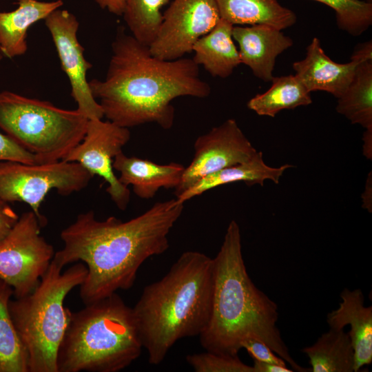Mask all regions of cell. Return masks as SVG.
<instances>
[{
	"label": "cell",
	"instance_id": "1",
	"mask_svg": "<svg viewBox=\"0 0 372 372\" xmlns=\"http://www.w3.org/2000/svg\"><path fill=\"white\" fill-rule=\"evenodd\" d=\"M183 209L184 203L172 198L125 222L114 216L97 220L92 210L81 213L61 231L63 247L52 260L62 268L78 261L85 265L79 286L85 304L129 289L143 263L167 250L168 235Z\"/></svg>",
	"mask_w": 372,
	"mask_h": 372
},
{
	"label": "cell",
	"instance_id": "2",
	"mask_svg": "<svg viewBox=\"0 0 372 372\" xmlns=\"http://www.w3.org/2000/svg\"><path fill=\"white\" fill-rule=\"evenodd\" d=\"M112 52L104 79H93L89 85L104 116L118 126L155 123L169 130L175 117L174 99H203L211 93L192 59H158L123 27L117 30Z\"/></svg>",
	"mask_w": 372,
	"mask_h": 372
},
{
	"label": "cell",
	"instance_id": "3",
	"mask_svg": "<svg viewBox=\"0 0 372 372\" xmlns=\"http://www.w3.org/2000/svg\"><path fill=\"white\" fill-rule=\"evenodd\" d=\"M213 262L211 311L207 324L199 335L201 346L207 351L234 356L242 349V342L252 338L266 344L293 371H311V368L300 366L290 355L277 326V304L250 278L236 220L229 223Z\"/></svg>",
	"mask_w": 372,
	"mask_h": 372
},
{
	"label": "cell",
	"instance_id": "4",
	"mask_svg": "<svg viewBox=\"0 0 372 372\" xmlns=\"http://www.w3.org/2000/svg\"><path fill=\"white\" fill-rule=\"evenodd\" d=\"M213 270V258L187 251L161 279L145 287L132 310L149 364H161L178 340L204 331L211 311Z\"/></svg>",
	"mask_w": 372,
	"mask_h": 372
},
{
	"label": "cell",
	"instance_id": "5",
	"mask_svg": "<svg viewBox=\"0 0 372 372\" xmlns=\"http://www.w3.org/2000/svg\"><path fill=\"white\" fill-rule=\"evenodd\" d=\"M142 349L132 308L116 292L72 312L57 372H118L137 360Z\"/></svg>",
	"mask_w": 372,
	"mask_h": 372
},
{
	"label": "cell",
	"instance_id": "6",
	"mask_svg": "<svg viewBox=\"0 0 372 372\" xmlns=\"http://www.w3.org/2000/svg\"><path fill=\"white\" fill-rule=\"evenodd\" d=\"M52 260L35 289L10 299L8 309L28 356L29 372H57L56 356L72 311L64 306L66 296L80 286L87 269L83 262L65 271Z\"/></svg>",
	"mask_w": 372,
	"mask_h": 372
},
{
	"label": "cell",
	"instance_id": "7",
	"mask_svg": "<svg viewBox=\"0 0 372 372\" xmlns=\"http://www.w3.org/2000/svg\"><path fill=\"white\" fill-rule=\"evenodd\" d=\"M88 121L78 109L65 110L49 101L0 92V129L34 155L37 163L63 160L83 140Z\"/></svg>",
	"mask_w": 372,
	"mask_h": 372
},
{
	"label": "cell",
	"instance_id": "8",
	"mask_svg": "<svg viewBox=\"0 0 372 372\" xmlns=\"http://www.w3.org/2000/svg\"><path fill=\"white\" fill-rule=\"evenodd\" d=\"M93 176L79 163L64 160L34 164L0 161V199L28 204L43 227L47 221L39 208L46 195L52 189L62 196L80 192Z\"/></svg>",
	"mask_w": 372,
	"mask_h": 372
},
{
	"label": "cell",
	"instance_id": "9",
	"mask_svg": "<svg viewBox=\"0 0 372 372\" xmlns=\"http://www.w3.org/2000/svg\"><path fill=\"white\" fill-rule=\"evenodd\" d=\"M33 211L23 213L0 241V279L10 285L14 298L32 292L48 270L54 247L41 235Z\"/></svg>",
	"mask_w": 372,
	"mask_h": 372
},
{
	"label": "cell",
	"instance_id": "10",
	"mask_svg": "<svg viewBox=\"0 0 372 372\" xmlns=\"http://www.w3.org/2000/svg\"><path fill=\"white\" fill-rule=\"evenodd\" d=\"M220 19L215 0H173L163 14L150 52L162 60L182 58Z\"/></svg>",
	"mask_w": 372,
	"mask_h": 372
},
{
	"label": "cell",
	"instance_id": "11",
	"mask_svg": "<svg viewBox=\"0 0 372 372\" xmlns=\"http://www.w3.org/2000/svg\"><path fill=\"white\" fill-rule=\"evenodd\" d=\"M129 128L102 119L88 121L83 140L63 159L76 162L107 183L106 192L121 210L126 209L130 192L114 174L112 163L130 139Z\"/></svg>",
	"mask_w": 372,
	"mask_h": 372
},
{
	"label": "cell",
	"instance_id": "12",
	"mask_svg": "<svg viewBox=\"0 0 372 372\" xmlns=\"http://www.w3.org/2000/svg\"><path fill=\"white\" fill-rule=\"evenodd\" d=\"M194 156L175 188L176 198L204 176L250 161L258 152L240 128L229 118L195 141Z\"/></svg>",
	"mask_w": 372,
	"mask_h": 372
},
{
	"label": "cell",
	"instance_id": "13",
	"mask_svg": "<svg viewBox=\"0 0 372 372\" xmlns=\"http://www.w3.org/2000/svg\"><path fill=\"white\" fill-rule=\"evenodd\" d=\"M61 62L63 71L71 85V96L77 109L89 120L102 119L103 111L93 96L87 72L92 68L83 54L84 48L77 38L79 23L67 10L56 9L45 19Z\"/></svg>",
	"mask_w": 372,
	"mask_h": 372
},
{
	"label": "cell",
	"instance_id": "14",
	"mask_svg": "<svg viewBox=\"0 0 372 372\" xmlns=\"http://www.w3.org/2000/svg\"><path fill=\"white\" fill-rule=\"evenodd\" d=\"M232 37L238 44L241 63L265 82L271 81L277 57L293 44L281 30L266 24L234 25Z\"/></svg>",
	"mask_w": 372,
	"mask_h": 372
},
{
	"label": "cell",
	"instance_id": "15",
	"mask_svg": "<svg viewBox=\"0 0 372 372\" xmlns=\"http://www.w3.org/2000/svg\"><path fill=\"white\" fill-rule=\"evenodd\" d=\"M342 301L337 309L327 315L330 328L341 329L350 326L348 333L355 357V372L372 362V307L364 305V296L360 289L347 288L340 293Z\"/></svg>",
	"mask_w": 372,
	"mask_h": 372
},
{
	"label": "cell",
	"instance_id": "16",
	"mask_svg": "<svg viewBox=\"0 0 372 372\" xmlns=\"http://www.w3.org/2000/svg\"><path fill=\"white\" fill-rule=\"evenodd\" d=\"M359 63L353 60L345 63L333 61L323 50L320 41L314 37L307 47L304 59L294 62L292 67L309 92L324 91L338 98L350 83Z\"/></svg>",
	"mask_w": 372,
	"mask_h": 372
},
{
	"label": "cell",
	"instance_id": "17",
	"mask_svg": "<svg viewBox=\"0 0 372 372\" xmlns=\"http://www.w3.org/2000/svg\"><path fill=\"white\" fill-rule=\"evenodd\" d=\"M112 166L120 173L119 181L126 187L132 185L133 192L143 199L154 198L161 188L177 187L185 168L178 163L160 165L149 160L130 157L123 151L114 157Z\"/></svg>",
	"mask_w": 372,
	"mask_h": 372
},
{
	"label": "cell",
	"instance_id": "18",
	"mask_svg": "<svg viewBox=\"0 0 372 372\" xmlns=\"http://www.w3.org/2000/svg\"><path fill=\"white\" fill-rule=\"evenodd\" d=\"M16 3L13 11H0V51L10 59L26 52L28 28L63 5L62 0H17Z\"/></svg>",
	"mask_w": 372,
	"mask_h": 372
},
{
	"label": "cell",
	"instance_id": "19",
	"mask_svg": "<svg viewBox=\"0 0 372 372\" xmlns=\"http://www.w3.org/2000/svg\"><path fill=\"white\" fill-rule=\"evenodd\" d=\"M291 167L293 165L290 164L271 167L265 163L262 152H257L246 163L227 167L204 176L176 198L185 203L208 190L236 182H244L248 186L256 184L263 186L265 181L269 180L278 184L284 172Z\"/></svg>",
	"mask_w": 372,
	"mask_h": 372
},
{
	"label": "cell",
	"instance_id": "20",
	"mask_svg": "<svg viewBox=\"0 0 372 372\" xmlns=\"http://www.w3.org/2000/svg\"><path fill=\"white\" fill-rule=\"evenodd\" d=\"M234 25L220 18L215 27L194 45V61L214 77L229 76L240 63L238 50L234 42Z\"/></svg>",
	"mask_w": 372,
	"mask_h": 372
},
{
	"label": "cell",
	"instance_id": "21",
	"mask_svg": "<svg viewBox=\"0 0 372 372\" xmlns=\"http://www.w3.org/2000/svg\"><path fill=\"white\" fill-rule=\"evenodd\" d=\"M220 18L234 25L266 24L279 30L293 25L297 17L278 0H215Z\"/></svg>",
	"mask_w": 372,
	"mask_h": 372
},
{
	"label": "cell",
	"instance_id": "22",
	"mask_svg": "<svg viewBox=\"0 0 372 372\" xmlns=\"http://www.w3.org/2000/svg\"><path fill=\"white\" fill-rule=\"evenodd\" d=\"M302 351L309 358L312 372H355L353 347L344 329L330 328Z\"/></svg>",
	"mask_w": 372,
	"mask_h": 372
},
{
	"label": "cell",
	"instance_id": "23",
	"mask_svg": "<svg viewBox=\"0 0 372 372\" xmlns=\"http://www.w3.org/2000/svg\"><path fill=\"white\" fill-rule=\"evenodd\" d=\"M266 92L247 102V107L259 116L274 117L283 110H293L312 103L311 92L294 74L273 76Z\"/></svg>",
	"mask_w": 372,
	"mask_h": 372
},
{
	"label": "cell",
	"instance_id": "24",
	"mask_svg": "<svg viewBox=\"0 0 372 372\" xmlns=\"http://www.w3.org/2000/svg\"><path fill=\"white\" fill-rule=\"evenodd\" d=\"M337 99L339 114L352 124L372 129V61L357 65L352 80Z\"/></svg>",
	"mask_w": 372,
	"mask_h": 372
},
{
	"label": "cell",
	"instance_id": "25",
	"mask_svg": "<svg viewBox=\"0 0 372 372\" xmlns=\"http://www.w3.org/2000/svg\"><path fill=\"white\" fill-rule=\"evenodd\" d=\"M10 285L0 279V372H29L28 356L12 322Z\"/></svg>",
	"mask_w": 372,
	"mask_h": 372
},
{
	"label": "cell",
	"instance_id": "26",
	"mask_svg": "<svg viewBox=\"0 0 372 372\" xmlns=\"http://www.w3.org/2000/svg\"><path fill=\"white\" fill-rule=\"evenodd\" d=\"M170 0H126L123 14L131 34L149 46L162 23L161 9Z\"/></svg>",
	"mask_w": 372,
	"mask_h": 372
},
{
	"label": "cell",
	"instance_id": "27",
	"mask_svg": "<svg viewBox=\"0 0 372 372\" xmlns=\"http://www.w3.org/2000/svg\"><path fill=\"white\" fill-rule=\"evenodd\" d=\"M332 8L338 28L358 37L372 25V3L362 0H313Z\"/></svg>",
	"mask_w": 372,
	"mask_h": 372
},
{
	"label": "cell",
	"instance_id": "28",
	"mask_svg": "<svg viewBox=\"0 0 372 372\" xmlns=\"http://www.w3.org/2000/svg\"><path fill=\"white\" fill-rule=\"evenodd\" d=\"M186 361L196 372H254L253 366L244 363L238 355L206 351L187 355Z\"/></svg>",
	"mask_w": 372,
	"mask_h": 372
},
{
	"label": "cell",
	"instance_id": "29",
	"mask_svg": "<svg viewBox=\"0 0 372 372\" xmlns=\"http://www.w3.org/2000/svg\"><path fill=\"white\" fill-rule=\"evenodd\" d=\"M0 161H15L27 164L37 163L34 155L22 148L6 134L1 132Z\"/></svg>",
	"mask_w": 372,
	"mask_h": 372
},
{
	"label": "cell",
	"instance_id": "30",
	"mask_svg": "<svg viewBox=\"0 0 372 372\" xmlns=\"http://www.w3.org/2000/svg\"><path fill=\"white\" fill-rule=\"evenodd\" d=\"M241 348L245 349L254 360L287 366L282 358L276 355L266 344L257 339L250 338L245 340L241 344Z\"/></svg>",
	"mask_w": 372,
	"mask_h": 372
},
{
	"label": "cell",
	"instance_id": "31",
	"mask_svg": "<svg viewBox=\"0 0 372 372\" xmlns=\"http://www.w3.org/2000/svg\"><path fill=\"white\" fill-rule=\"evenodd\" d=\"M19 217L10 205L0 210V241L9 234Z\"/></svg>",
	"mask_w": 372,
	"mask_h": 372
},
{
	"label": "cell",
	"instance_id": "32",
	"mask_svg": "<svg viewBox=\"0 0 372 372\" xmlns=\"http://www.w3.org/2000/svg\"><path fill=\"white\" fill-rule=\"evenodd\" d=\"M351 60L362 63L366 61H372V42L367 41L359 43L354 49Z\"/></svg>",
	"mask_w": 372,
	"mask_h": 372
},
{
	"label": "cell",
	"instance_id": "33",
	"mask_svg": "<svg viewBox=\"0 0 372 372\" xmlns=\"http://www.w3.org/2000/svg\"><path fill=\"white\" fill-rule=\"evenodd\" d=\"M102 9H107L110 12L117 16H122L125 12L126 0H95Z\"/></svg>",
	"mask_w": 372,
	"mask_h": 372
},
{
	"label": "cell",
	"instance_id": "34",
	"mask_svg": "<svg viewBox=\"0 0 372 372\" xmlns=\"http://www.w3.org/2000/svg\"><path fill=\"white\" fill-rule=\"evenodd\" d=\"M254 372H292L287 366H282L271 363H266L257 360H254L253 365Z\"/></svg>",
	"mask_w": 372,
	"mask_h": 372
},
{
	"label": "cell",
	"instance_id": "35",
	"mask_svg": "<svg viewBox=\"0 0 372 372\" xmlns=\"http://www.w3.org/2000/svg\"><path fill=\"white\" fill-rule=\"evenodd\" d=\"M363 154L368 158H372V129L365 130L363 134Z\"/></svg>",
	"mask_w": 372,
	"mask_h": 372
},
{
	"label": "cell",
	"instance_id": "36",
	"mask_svg": "<svg viewBox=\"0 0 372 372\" xmlns=\"http://www.w3.org/2000/svg\"><path fill=\"white\" fill-rule=\"evenodd\" d=\"M369 178L366 181L364 191L362 194L363 207L369 211L371 212V175L369 176Z\"/></svg>",
	"mask_w": 372,
	"mask_h": 372
},
{
	"label": "cell",
	"instance_id": "37",
	"mask_svg": "<svg viewBox=\"0 0 372 372\" xmlns=\"http://www.w3.org/2000/svg\"><path fill=\"white\" fill-rule=\"evenodd\" d=\"M9 205L0 199V210L3 209L8 207Z\"/></svg>",
	"mask_w": 372,
	"mask_h": 372
},
{
	"label": "cell",
	"instance_id": "38",
	"mask_svg": "<svg viewBox=\"0 0 372 372\" xmlns=\"http://www.w3.org/2000/svg\"><path fill=\"white\" fill-rule=\"evenodd\" d=\"M2 58H3V55L1 54V51H0V60H1Z\"/></svg>",
	"mask_w": 372,
	"mask_h": 372
}]
</instances>
